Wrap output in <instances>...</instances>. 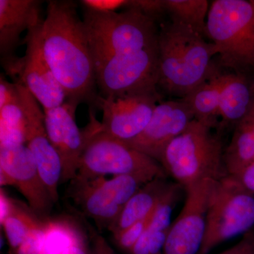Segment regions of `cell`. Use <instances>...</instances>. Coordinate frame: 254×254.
<instances>
[{"label": "cell", "mask_w": 254, "mask_h": 254, "mask_svg": "<svg viewBox=\"0 0 254 254\" xmlns=\"http://www.w3.org/2000/svg\"><path fill=\"white\" fill-rule=\"evenodd\" d=\"M254 226V194L233 177L214 180L209 194L204 240L199 254H208Z\"/></svg>", "instance_id": "cell-7"}, {"label": "cell", "mask_w": 254, "mask_h": 254, "mask_svg": "<svg viewBox=\"0 0 254 254\" xmlns=\"http://www.w3.org/2000/svg\"><path fill=\"white\" fill-rule=\"evenodd\" d=\"M168 231H156L148 226L128 254H163Z\"/></svg>", "instance_id": "cell-28"}, {"label": "cell", "mask_w": 254, "mask_h": 254, "mask_svg": "<svg viewBox=\"0 0 254 254\" xmlns=\"http://www.w3.org/2000/svg\"><path fill=\"white\" fill-rule=\"evenodd\" d=\"M160 100L161 95L158 91L110 98L99 95L96 109L103 112L100 122L102 130L120 141H131L145 129Z\"/></svg>", "instance_id": "cell-9"}, {"label": "cell", "mask_w": 254, "mask_h": 254, "mask_svg": "<svg viewBox=\"0 0 254 254\" xmlns=\"http://www.w3.org/2000/svg\"><path fill=\"white\" fill-rule=\"evenodd\" d=\"M39 27L30 30L23 39L26 53L20 58L16 81L27 88L43 110H48L63 105L66 95L42 53L37 34Z\"/></svg>", "instance_id": "cell-15"}, {"label": "cell", "mask_w": 254, "mask_h": 254, "mask_svg": "<svg viewBox=\"0 0 254 254\" xmlns=\"http://www.w3.org/2000/svg\"><path fill=\"white\" fill-rule=\"evenodd\" d=\"M252 89H253L254 96V82H252Z\"/></svg>", "instance_id": "cell-40"}, {"label": "cell", "mask_w": 254, "mask_h": 254, "mask_svg": "<svg viewBox=\"0 0 254 254\" xmlns=\"http://www.w3.org/2000/svg\"><path fill=\"white\" fill-rule=\"evenodd\" d=\"M127 9L138 10L156 21L167 13L165 0H128Z\"/></svg>", "instance_id": "cell-31"}, {"label": "cell", "mask_w": 254, "mask_h": 254, "mask_svg": "<svg viewBox=\"0 0 254 254\" xmlns=\"http://www.w3.org/2000/svg\"><path fill=\"white\" fill-rule=\"evenodd\" d=\"M80 3L86 9L96 12H118V10L127 9L128 0H82Z\"/></svg>", "instance_id": "cell-32"}, {"label": "cell", "mask_w": 254, "mask_h": 254, "mask_svg": "<svg viewBox=\"0 0 254 254\" xmlns=\"http://www.w3.org/2000/svg\"><path fill=\"white\" fill-rule=\"evenodd\" d=\"M26 143V124L17 82L0 77V149Z\"/></svg>", "instance_id": "cell-18"}, {"label": "cell", "mask_w": 254, "mask_h": 254, "mask_svg": "<svg viewBox=\"0 0 254 254\" xmlns=\"http://www.w3.org/2000/svg\"><path fill=\"white\" fill-rule=\"evenodd\" d=\"M88 237L91 242V254H116L104 237L86 222Z\"/></svg>", "instance_id": "cell-33"}, {"label": "cell", "mask_w": 254, "mask_h": 254, "mask_svg": "<svg viewBox=\"0 0 254 254\" xmlns=\"http://www.w3.org/2000/svg\"><path fill=\"white\" fill-rule=\"evenodd\" d=\"M42 53L66 95V102L96 110L99 93L93 54L77 4L69 0L48 1L46 16L38 28Z\"/></svg>", "instance_id": "cell-1"}, {"label": "cell", "mask_w": 254, "mask_h": 254, "mask_svg": "<svg viewBox=\"0 0 254 254\" xmlns=\"http://www.w3.org/2000/svg\"><path fill=\"white\" fill-rule=\"evenodd\" d=\"M250 233L251 231L247 232V234H245V237L238 243L218 254H242L248 245Z\"/></svg>", "instance_id": "cell-36"}, {"label": "cell", "mask_w": 254, "mask_h": 254, "mask_svg": "<svg viewBox=\"0 0 254 254\" xmlns=\"http://www.w3.org/2000/svg\"><path fill=\"white\" fill-rule=\"evenodd\" d=\"M151 215L148 218L136 222L128 228L125 229L123 232L113 236L115 243L120 250L125 253H129L137 241L139 240L148 227Z\"/></svg>", "instance_id": "cell-29"}, {"label": "cell", "mask_w": 254, "mask_h": 254, "mask_svg": "<svg viewBox=\"0 0 254 254\" xmlns=\"http://www.w3.org/2000/svg\"><path fill=\"white\" fill-rule=\"evenodd\" d=\"M88 239H83L71 247L64 254H91V247L88 245Z\"/></svg>", "instance_id": "cell-37"}, {"label": "cell", "mask_w": 254, "mask_h": 254, "mask_svg": "<svg viewBox=\"0 0 254 254\" xmlns=\"http://www.w3.org/2000/svg\"><path fill=\"white\" fill-rule=\"evenodd\" d=\"M213 129L194 119L164 150L160 164L168 176L184 189L202 180L227 176L221 135Z\"/></svg>", "instance_id": "cell-3"}, {"label": "cell", "mask_w": 254, "mask_h": 254, "mask_svg": "<svg viewBox=\"0 0 254 254\" xmlns=\"http://www.w3.org/2000/svg\"><path fill=\"white\" fill-rule=\"evenodd\" d=\"M68 196L85 216L95 222L98 230H108L118 218L123 208L102 190L96 180L74 178L70 182Z\"/></svg>", "instance_id": "cell-17"}, {"label": "cell", "mask_w": 254, "mask_h": 254, "mask_svg": "<svg viewBox=\"0 0 254 254\" xmlns=\"http://www.w3.org/2000/svg\"><path fill=\"white\" fill-rule=\"evenodd\" d=\"M227 73L218 71L195 87L185 98H181L190 106L195 120L218 128V108L220 95L226 81Z\"/></svg>", "instance_id": "cell-21"}, {"label": "cell", "mask_w": 254, "mask_h": 254, "mask_svg": "<svg viewBox=\"0 0 254 254\" xmlns=\"http://www.w3.org/2000/svg\"><path fill=\"white\" fill-rule=\"evenodd\" d=\"M243 120L250 127L251 131H252L254 136V102L250 112L247 114V116L243 119Z\"/></svg>", "instance_id": "cell-38"}, {"label": "cell", "mask_w": 254, "mask_h": 254, "mask_svg": "<svg viewBox=\"0 0 254 254\" xmlns=\"http://www.w3.org/2000/svg\"><path fill=\"white\" fill-rule=\"evenodd\" d=\"M13 198L9 196L4 189L0 190V223L4 222L9 216L12 208Z\"/></svg>", "instance_id": "cell-35"}, {"label": "cell", "mask_w": 254, "mask_h": 254, "mask_svg": "<svg viewBox=\"0 0 254 254\" xmlns=\"http://www.w3.org/2000/svg\"><path fill=\"white\" fill-rule=\"evenodd\" d=\"M233 177L245 190L254 194V162Z\"/></svg>", "instance_id": "cell-34"}, {"label": "cell", "mask_w": 254, "mask_h": 254, "mask_svg": "<svg viewBox=\"0 0 254 254\" xmlns=\"http://www.w3.org/2000/svg\"><path fill=\"white\" fill-rule=\"evenodd\" d=\"M44 223L32 230L16 250L9 254H41L45 234Z\"/></svg>", "instance_id": "cell-30"}, {"label": "cell", "mask_w": 254, "mask_h": 254, "mask_svg": "<svg viewBox=\"0 0 254 254\" xmlns=\"http://www.w3.org/2000/svg\"><path fill=\"white\" fill-rule=\"evenodd\" d=\"M182 190H185V189L181 185L176 182L173 183L170 190L152 213L148 224L150 229L156 231L170 230L172 225V214L181 196Z\"/></svg>", "instance_id": "cell-27"}, {"label": "cell", "mask_w": 254, "mask_h": 254, "mask_svg": "<svg viewBox=\"0 0 254 254\" xmlns=\"http://www.w3.org/2000/svg\"><path fill=\"white\" fill-rule=\"evenodd\" d=\"M214 180L185 189L186 199L169 230L163 254H199L204 240L209 194Z\"/></svg>", "instance_id": "cell-11"}, {"label": "cell", "mask_w": 254, "mask_h": 254, "mask_svg": "<svg viewBox=\"0 0 254 254\" xmlns=\"http://www.w3.org/2000/svg\"><path fill=\"white\" fill-rule=\"evenodd\" d=\"M157 178L147 174L115 176L111 180L105 177L95 179L102 190L119 206L123 208L130 198L145 184Z\"/></svg>", "instance_id": "cell-26"}, {"label": "cell", "mask_w": 254, "mask_h": 254, "mask_svg": "<svg viewBox=\"0 0 254 254\" xmlns=\"http://www.w3.org/2000/svg\"><path fill=\"white\" fill-rule=\"evenodd\" d=\"M76 108L65 102L58 108L43 110L48 137L63 165L60 185L76 177L85 146L84 130L80 129L76 123Z\"/></svg>", "instance_id": "cell-16"}, {"label": "cell", "mask_w": 254, "mask_h": 254, "mask_svg": "<svg viewBox=\"0 0 254 254\" xmlns=\"http://www.w3.org/2000/svg\"><path fill=\"white\" fill-rule=\"evenodd\" d=\"M83 21L93 56H124L158 47L157 21L138 10L102 13L83 9Z\"/></svg>", "instance_id": "cell-4"}, {"label": "cell", "mask_w": 254, "mask_h": 254, "mask_svg": "<svg viewBox=\"0 0 254 254\" xmlns=\"http://www.w3.org/2000/svg\"><path fill=\"white\" fill-rule=\"evenodd\" d=\"M0 185L16 187L39 218H49L55 203L26 145L0 149Z\"/></svg>", "instance_id": "cell-10"}, {"label": "cell", "mask_w": 254, "mask_h": 254, "mask_svg": "<svg viewBox=\"0 0 254 254\" xmlns=\"http://www.w3.org/2000/svg\"><path fill=\"white\" fill-rule=\"evenodd\" d=\"M45 220L39 218L29 205L13 198L9 216L1 225L9 246V252L16 250L28 234L33 229L41 226Z\"/></svg>", "instance_id": "cell-24"}, {"label": "cell", "mask_w": 254, "mask_h": 254, "mask_svg": "<svg viewBox=\"0 0 254 254\" xmlns=\"http://www.w3.org/2000/svg\"><path fill=\"white\" fill-rule=\"evenodd\" d=\"M207 37L216 46L219 64L243 73L254 68V1L215 0L206 21Z\"/></svg>", "instance_id": "cell-6"}, {"label": "cell", "mask_w": 254, "mask_h": 254, "mask_svg": "<svg viewBox=\"0 0 254 254\" xmlns=\"http://www.w3.org/2000/svg\"><path fill=\"white\" fill-rule=\"evenodd\" d=\"M172 185L168 177H157L145 184L125 205L108 230L115 236L136 222L149 217Z\"/></svg>", "instance_id": "cell-20"}, {"label": "cell", "mask_w": 254, "mask_h": 254, "mask_svg": "<svg viewBox=\"0 0 254 254\" xmlns=\"http://www.w3.org/2000/svg\"><path fill=\"white\" fill-rule=\"evenodd\" d=\"M193 120V114L183 100L160 101L145 129L136 138L124 143L160 163L169 143Z\"/></svg>", "instance_id": "cell-13"}, {"label": "cell", "mask_w": 254, "mask_h": 254, "mask_svg": "<svg viewBox=\"0 0 254 254\" xmlns=\"http://www.w3.org/2000/svg\"><path fill=\"white\" fill-rule=\"evenodd\" d=\"M170 19L183 23L204 38L210 5L207 0H165Z\"/></svg>", "instance_id": "cell-25"}, {"label": "cell", "mask_w": 254, "mask_h": 254, "mask_svg": "<svg viewBox=\"0 0 254 254\" xmlns=\"http://www.w3.org/2000/svg\"><path fill=\"white\" fill-rule=\"evenodd\" d=\"M86 235L70 218L47 219L41 254H64Z\"/></svg>", "instance_id": "cell-23"}, {"label": "cell", "mask_w": 254, "mask_h": 254, "mask_svg": "<svg viewBox=\"0 0 254 254\" xmlns=\"http://www.w3.org/2000/svg\"><path fill=\"white\" fill-rule=\"evenodd\" d=\"M42 4L39 0H0L1 63L14 81L17 78L20 58L16 51L22 43L21 34L43 24Z\"/></svg>", "instance_id": "cell-14"}, {"label": "cell", "mask_w": 254, "mask_h": 254, "mask_svg": "<svg viewBox=\"0 0 254 254\" xmlns=\"http://www.w3.org/2000/svg\"><path fill=\"white\" fill-rule=\"evenodd\" d=\"M16 82L26 118V145L36 160L40 175L55 203L59 200L58 187L63 174L61 160L48 137L44 111L27 88L19 81Z\"/></svg>", "instance_id": "cell-12"}, {"label": "cell", "mask_w": 254, "mask_h": 254, "mask_svg": "<svg viewBox=\"0 0 254 254\" xmlns=\"http://www.w3.org/2000/svg\"><path fill=\"white\" fill-rule=\"evenodd\" d=\"M93 58L97 87L103 98L158 91V47L136 54Z\"/></svg>", "instance_id": "cell-8"}, {"label": "cell", "mask_w": 254, "mask_h": 254, "mask_svg": "<svg viewBox=\"0 0 254 254\" xmlns=\"http://www.w3.org/2000/svg\"><path fill=\"white\" fill-rule=\"evenodd\" d=\"M158 48V88L168 94L185 98L218 70L212 62L215 45L178 21L160 23Z\"/></svg>", "instance_id": "cell-2"}, {"label": "cell", "mask_w": 254, "mask_h": 254, "mask_svg": "<svg viewBox=\"0 0 254 254\" xmlns=\"http://www.w3.org/2000/svg\"><path fill=\"white\" fill-rule=\"evenodd\" d=\"M89 110V123L83 128L86 140L76 178L90 180L108 175L139 174L168 177L161 164L155 159L105 133L95 118V110Z\"/></svg>", "instance_id": "cell-5"}, {"label": "cell", "mask_w": 254, "mask_h": 254, "mask_svg": "<svg viewBox=\"0 0 254 254\" xmlns=\"http://www.w3.org/2000/svg\"><path fill=\"white\" fill-rule=\"evenodd\" d=\"M242 254H254V233L251 231L248 245Z\"/></svg>", "instance_id": "cell-39"}, {"label": "cell", "mask_w": 254, "mask_h": 254, "mask_svg": "<svg viewBox=\"0 0 254 254\" xmlns=\"http://www.w3.org/2000/svg\"><path fill=\"white\" fill-rule=\"evenodd\" d=\"M254 102L252 83L244 73H227L218 108L219 131L235 127L247 116Z\"/></svg>", "instance_id": "cell-19"}, {"label": "cell", "mask_w": 254, "mask_h": 254, "mask_svg": "<svg viewBox=\"0 0 254 254\" xmlns=\"http://www.w3.org/2000/svg\"><path fill=\"white\" fill-rule=\"evenodd\" d=\"M223 160L227 175L232 177L254 162V136L243 120L234 128L231 141L224 150Z\"/></svg>", "instance_id": "cell-22"}]
</instances>
